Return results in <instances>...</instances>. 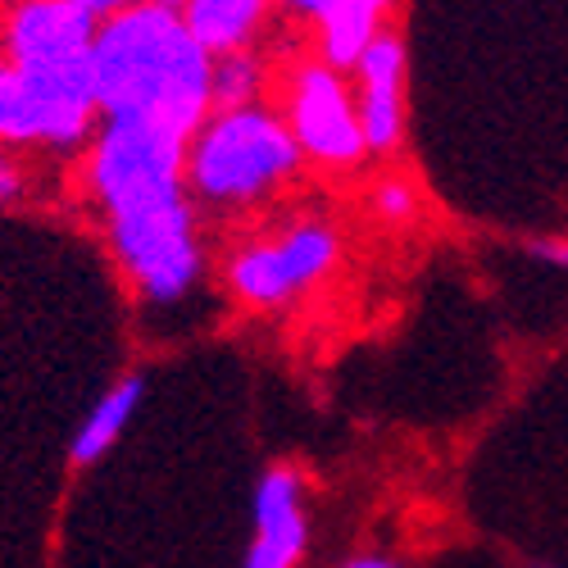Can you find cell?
<instances>
[{
	"mask_svg": "<svg viewBox=\"0 0 568 568\" xmlns=\"http://www.w3.org/2000/svg\"><path fill=\"white\" fill-rule=\"evenodd\" d=\"M91 78L105 119L151 123L182 141L214 114V60L182 14L155 0L105 19L91 41Z\"/></svg>",
	"mask_w": 568,
	"mask_h": 568,
	"instance_id": "obj_2",
	"label": "cell"
},
{
	"mask_svg": "<svg viewBox=\"0 0 568 568\" xmlns=\"http://www.w3.org/2000/svg\"><path fill=\"white\" fill-rule=\"evenodd\" d=\"M178 14L201 51L210 60H223V55H246L260 41L273 14V0H186Z\"/></svg>",
	"mask_w": 568,
	"mask_h": 568,
	"instance_id": "obj_10",
	"label": "cell"
},
{
	"mask_svg": "<svg viewBox=\"0 0 568 568\" xmlns=\"http://www.w3.org/2000/svg\"><path fill=\"white\" fill-rule=\"evenodd\" d=\"M251 518H255V532L242 568H296L305 559L310 509H305V478L292 464H273L255 483Z\"/></svg>",
	"mask_w": 568,
	"mask_h": 568,
	"instance_id": "obj_8",
	"label": "cell"
},
{
	"mask_svg": "<svg viewBox=\"0 0 568 568\" xmlns=\"http://www.w3.org/2000/svg\"><path fill=\"white\" fill-rule=\"evenodd\" d=\"M97 19L78 0H14L0 28V60L19 69H55L91 60Z\"/></svg>",
	"mask_w": 568,
	"mask_h": 568,
	"instance_id": "obj_7",
	"label": "cell"
},
{
	"mask_svg": "<svg viewBox=\"0 0 568 568\" xmlns=\"http://www.w3.org/2000/svg\"><path fill=\"white\" fill-rule=\"evenodd\" d=\"M396 0H337L318 19V60L351 73L359 55L387 32V14Z\"/></svg>",
	"mask_w": 568,
	"mask_h": 568,
	"instance_id": "obj_11",
	"label": "cell"
},
{
	"mask_svg": "<svg viewBox=\"0 0 568 568\" xmlns=\"http://www.w3.org/2000/svg\"><path fill=\"white\" fill-rule=\"evenodd\" d=\"M277 6H287L292 14H301V19H314V23H318L327 10L337 6V0H277Z\"/></svg>",
	"mask_w": 568,
	"mask_h": 568,
	"instance_id": "obj_18",
	"label": "cell"
},
{
	"mask_svg": "<svg viewBox=\"0 0 568 568\" xmlns=\"http://www.w3.org/2000/svg\"><path fill=\"white\" fill-rule=\"evenodd\" d=\"M405 41L400 32H383L359 55L355 73V105H359V132L368 155H392L405 141Z\"/></svg>",
	"mask_w": 568,
	"mask_h": 568,
	"instance_id": "obj_9",
	"label": "cell"
},
{
	"mask_svg": "<svg viewBox=\"0 0 568 568\" xmlns=\"http://www.w3.org/2000/svg\"><path fill=\"white\" fill-rule=\"evenodd\" d=\"M342 568H405V564H396V559H387V555H355V559H346Z\"/></svg>",
	"mask_w": 568,
	"mask_h": 568,
	"instance_id": "obj_19",
	"label": "cell"
},
{
	"mask_svg": "<svg viewBox=\"0 0 568 568\" xmlns=\"http://www.w3.org/2000/svg\"><path fill=\"white\" fill-rule=\"evenodd\" d=\"M141 400H146V383H141L136 373H128V377H119V383H110V387L101 392V400L87 409L82 428L73 433V450H69V459H73L78 468L105 459V455L123 442V433L132 428V418H136Z\"/></svg>",
	"mask_w": 568,
	"mask_h": 568,
	"instance_id": "obj_12",
	"label": "cell"
},
{
	"mask_svg": "<svg viewBox=\"0 0 568 568\" xmlns=\"http://www.w3.org/2000/svg\"><path fill=\"white\" fill-rule=\"evenodd\" d=\"M23 192H28V173H23V164H19L10 151H0V205L23 201Z\"/></svg>",
	"mask_w": 568,
	"mask_h": 568,
	"instance_id": "obj_15",
	"label": "cell"
},
{
	"mask_svg": "<svg viewBox=\"0 0 568 568\" xmlns=\"http://www.w3.org/2000/svg\"><path fill=\"white\" fill-rule=\"evenodd\" d=\"M528 255L541 260V264H550V268H564V273H568V242H564V236H546V242H532Z\"/></svg>",
	"mask_w": 568,
	"mask_h": 568,
	"instance_id": "obj_16",
	"label": "cell"
},
{
	"mask_svg": "<svg viewBox=\"0 0 568 568\" xmlns=\"http://www.w3.org/2000/svg\"><path fill=\"white\" fill-rule=\"evenodd\" d=\"M301 164L282 114L264 105L214 110L186 141V192L210 210H255L277 196Z\"/></svg>",
	"mask_w": 568,
	"mask_h": 568,
	"instance_id": "obj_3",
	"label": "cell"
},
{
	"mask_svg": "<svg viewBox=\"0 0 568 568\" xmlns=\"http://www.w3.org/2000/svg\"><path fill=\"white\" fill-rule=\"evenodd\" d=\"M91 201L105 214L110 251L132 292L146 305H182L201 287L205 246L196 201L186 192V141L105 119L87 155Z\"/></svg>",
	"mask_w": 568,
	"mask_h": 568,
	"instance_id": "obj_1",
	"label": "cell"
},
{
	"mask_svg": "<svg viewBox=\"0 0 568 568\" xmlns=\"http://www.w3.org/2000/svg\"><path fill=\"white\" fill-rule=\"evenodd\" d=\"M337 255H342L337 227L318 219H301L273 236H255V242L236 246L227 255L223 282L251 310H282L301 301L310 287H318L337 268Z\"/></svg>",
	"mask_w": 568,
	"mask_h": 568,
	"instance_id": "obj_5",
	"label": "cell"
},
{
	"mask_svg": "<svg viewBox=\"0 0 568 568\" xmlns=\"http://www.w3.org/2000/svg\"><path fill=\"white\" fill-rule=\"evenodd\" d=\"M155 6H169V10H182V6H186V0H155Z\"/></svg>",
	"mask_w": 568,
	"mask_h": 568,
	"instance_id": "obj_20",
	"label": "cell"
},
{
	"mask_svg": "<svg viewBox=\"0 0 568 568\" xmlns=\"http://www.w3.org/2000/svg\"><path fill=\"white\" fill-rule=\"evenodd\" d=\"M101 101L91 60L19 69L0 60V151H73L97 132Z\"/></svg>",
	"mask_w": 568,
	"mask_h": 568,
	"instance_id": "obj_4",
	"label": "cell"
},
{
	"mask_svg": "<svg viewBox=\"0 0 568 568\" xmlns=\"http://www.w3.org/2000/svg\"><path fill=\"white\" fill-rule=\"evenodd\" d=\"M260 87H264V69L260 60L246 55H223L214 60V110H242V105H260Z\"/></svg>",
	"mask_w": 568,
	"mask_h": 568,
	"instance_id": "obj_13",
	"label": "cell"
},
{
	"mask_svg": "<svg viewBox=\"0 0 568 568\" xmlns=\"http://www.w3.org/2000/svg\"><path fill=\"white\" fill-rule=\"evenodd\" d=\"M282 123H287L301 160L318 169H355L368 155L355 87L342 69L323 64L318 55L301 60L282 82Z\"/></svg>",
	"mask_w": 568,
	"mask_h": 568,
	"instance_id": "obj_6",
	"label": "cell"
},
{
	"mask_svg": "<svg viewBox=\"0 0 568 568\" xmlns=\"http://www.w3.org/2000/svg\"><path fill=\"white\" fill-rule=\"evenodd\" d=\"M373 210H377V219H387V223H409L414 210H418V196H414L409 182L387 178V182L373 186Z\"/></svg>",
	"mask_w": 568,
	"mask_h": 568,
	"instance_id": "obj_14",
	"label": "cell"
},
{
	"mask_svg": "<svg viewBox=\"0 0 568 568\" xmlns=\"http://www.w3.org/2000/svg\"><path fill=\"white\" fill-rule=\"evenodd\" d=\"M78 6L97 19V23H105V19H114V14H123V10H132V6H141V0H78Z\"/></svg>",
	"mask_w": 568,
	"mask_h": 568,
	"instance_id": "obj_17",
	"label": "cell"
}]
</instances>
